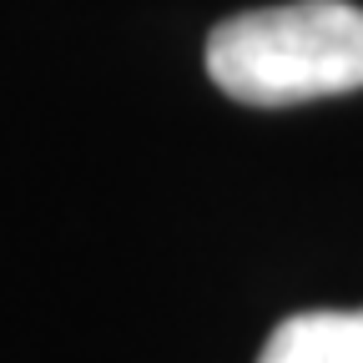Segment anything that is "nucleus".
Returning a JSON list of instances; mask_svg holds the SVG:
<instances>
[{"instance_id":"nucleus-1","label":"nucleus","mask_w":363,"mask_h":363,"mask_svg":"<svg viewBox=\"0 0 363 363\" xmlns=\"http://www.w3.org/2000/svg\"><path fill=\"white\" fill-rule=\"evenodd\" d=\"M207 76L247 106H298L363 86V6L293 0L222 21L207 35Z\"/></svg>"},{"instance_id":"nucleus-2","label":"nucleus","mask_w":363,"mask_h":363,"mask_svg":"<svg viewBox=\"0 0 363 363\" xmlns=\"http://www.w3.org/2000/svg\"><path fill=\"white\" fill-rule=\"evenodd\" d=\"M257 363H363V308H313L283 318Z\"/></svg>"}]
</instances>
